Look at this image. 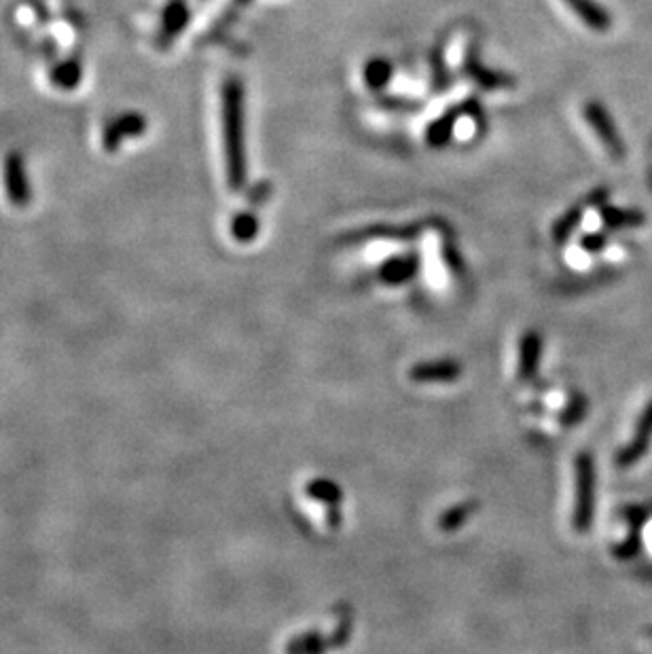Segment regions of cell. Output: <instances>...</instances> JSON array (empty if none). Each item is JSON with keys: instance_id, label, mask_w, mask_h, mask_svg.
<instances>
[{"instance_id": "cell-1", "label": "cell", "mask_w": 652, "mask_h": 654, "mask_svg": "<svg viewBox=\"0 0 652 654\" xmlns=\"http://www.w3.org/2000/svg\"><path fill=\"white\" fill-rule=\"evenodd\" d=\"M223 140L227 161V182L231 191H242L248 180L246 159V117H244V85L237 77L223 83Z\"/></svg>"}, {"instance_id": "cell-2", "label": "cell", "mask_w": 652, "mask_h": 654, "mask_svg": "<svg viewBox=\"0 0 652 654\" xmlns=\"http://www.w3.org/2000/svg\"><path fill=\"white\" fill-rule=\"evenodd\" d=\"M576 470V495L572 525L576 532H587L593 521V502H595V466L593 457L587 451H580L574 464Z\"/></svg>"}, {"instance_id": "cell-3", "label": "cell", "mask_w": 652, "mask_h": 654, "mask_svg": "<svg viewBox=\"0 0 652 654\" xmlns=\"http://www.w3.org/2000/svg\"><path fill=\"white\" fill-rule=\"evenodd\" d=\"M585 119H587V123L591 125L593 134L599 138L601 144H604L608 155H610L612 159H623L627 153L625 140H623V136H620V131L617 128V123H614L612 115L606 111V106L601 102H595V100L587 102L585 104Z\"/></svg>"}, {"instance_id": "cell-4", "label": "cell", "mask_w": 652, "mask_h": 654, "mask_svg": "<svg viewBox=\"0 0 652 654\" xmlns=\"http://www.w3.org/2000/svg\"><path fill=\"white\" fill-rule=\"evenodd\" d=\"M3 185L5 193L15 207H28L33 201V187H30L26 157L20 150H11L3 161Z\"/></svg>"}, {"instance_id": "cell-5", "label": "cell", "mask_w": 652, "mask_h": 654, "mask_svg": "<svg viewBox=\"0 0 652 654\" xmlns=\"http://www.w3.org/2000/svg\"><path fill=\"white\" fill-rule=\"evenodd\" d=\"M144 131H147V117L142 112H121L106 123L102 131V147L106 153H117L123 142L144 136Z\"/></svg>"}, {"instance_id": "cell-6", "label": "cell", "mask_w": 652, "mask_h": 654, "mask_svg": "<svg viewBox=\"0 0 652 654\" xmlns=\"http://www.w3.org/2000/svg\"><path fill=\"white\" fill-rule=\"evenodd\" d=\"M462 377V364L454 358L424 361L409 369V380L416 383H451Z\"/></svg>"}, {"instance_id": "cell-7", "label": "cell", "mask_w": 652, "mask_h": 654, "mask_svg": "<svg viewBox=\"0 0 652 654\" xmlns=\"http://www.w3.org/2000/svg\"><path fill=\"white\" fill-rule=\"evenodd\" d=\"M466 112L476 117L483 111H481V106L475 102V100H468V102H462L460 106L449 109L441 119H436V121L428 128V134H426V140H428V144H432L435 149L445 147V144L451 140V136H454V128H455L457 119H460L462 115H466Z\"/></svg>"}, {"instance_id": "cell-8", "label": "cell", "mask_w": 652, "mask_h": 654, "mask_svg": "<svg viewBox=\"0 0 652 654\" xmlns=\"http://www.w3.org/2000/svg\"><path fill=\"white\" fill-rule=\"evenodd\" d=\"M606 199H608V191H606V188H598V191H595L593 195H589V197L585 199V204H580V206L572 207V210H568V212L563 214V216L560 218V221H557V223L553 225V240H555L557 244L566 242L568 237L574 234L576 227H579V225H580V221H582V212H585V207H591V206L601 207V206L606 204Z\"/></svg>"}, {"instance_id": "cell-9", "label": "cell", "mask_w": 652, "mask_h": 654, "mask_svg": "<svg viewBox=\"0 0 652 654\" xmlns=\"http://www.w3.org/2000/svg\"><path fill=\"white\" fill-rule=\"evenodd\" d=\"M541 356H542V337L538 335L536 331H528L522 337V343H519V364H517L519 380L522 381L534 380Z\"/></svg>"}, {"instance_id": "cell-10", "label": "cell", "mask_w": 652, "mask_h": 654, "mask_svg": "<svg viewBox=\"0 0 652 654\" xmlns=\"http://www.w3.org/2000/svg\"><path fill=\"white\" fill-rule=\"evenodd\" d=\"M187 24H189V7L185 0H172L161 17V45H170L172 41H177Z\"/></svg>"}, {"instance_id": "cell-11", "label": "cell", "mask_w": 652, "mask_h": 654, "mask_svg": "<svg viewBox=\"0 0 652 654\" xmlns=\"http://www.w3.org/2000/svg\"><path fill=\"white\" fill-rule=\"evenodd\" d=\"M566 3L595 33H608V28L612 26V17L608 15V11L595 3V0H566Z\"/></svg>"}, {"instance_id": "cell-12", "label": "cell", "mask_w": 652, "mask_h": 654, "mask_svg": "<svg viewBox=\"0 0 652 654\" xmlns=\"http://www.w3.org/2000/svg\"><path fill=\"white\" fill-rule=\"evenodd\" d=\"M599 216L604 221L606 229H636L646 223L642 210H631V207H617V206H601Z\"/></svg>"}, {"instance_id": "cell-13", "label": "cell", "mask_w": 652, "mask_h": 654, "mask_svg": "<svg viewBox=\"0 0 652 654\" xmlns=\"http://www.w3.org/2000/svg\"><path fill=\"white\" fill-rule=\"evenodd\" d=\"M417 272V256H394V259L386 261L379 269V278L390 286H398L409 282Z\"/></svg>"}, {"instance_id": "cell-14", "label": "cell", "mask_w": 652, "mask_h": 654, "mask_svg": "<svg viewBox=\"0 0 652 654\" xmlns=\"http://www.w3.org/2000/svg\"><path fill=\"white\" fill-rule=\"evenodd\" d=\"M464 72H466L476 85H481L483 90H500V87L513 85V81L509 77H504V74L483 68L479 64V60H476L475 52H468L466 62H464Z\"/></svg>"}, {"instance_id": "cell-15", "label": "cell", "mask_w": 652, "mask_h": 654, "mask_svg": "<svg viewBox=\"0 0 652 654\" xmlns=\"http://www.w3.org/2000/svg\"><path fill=\"white\" fill-rule=\"evenodd\" d=\"M284 650L286 654H326L335 650V648L333 641H331V635L326 638V635L318 631H305L291 638Z\"/></svg>"}, {"instance_id": "cell-16", "label": "cell", "mask_w": 652, "mask_h": 654, "mask_svg": "<svg viewBox=\"0 0 652 654\" xmlns=\"http://www.w3.org/2000/svg\"><path fill=\"white\" fill-rule=\"evenodd\" d=\"M479 511V502L476 500H466V502H457L455 506L447 508V511L441 513L438 517V530L441 532H455L466 524V521L473 517V515Z\"/></svg>"}, {"instance_id": "cell-17", "label": "cell", "mask_w": 652, "mask_h": 654, "mask_svg": "<svg viewBox=\"0 0 652 654\" xmlns=\"http://www.w3.org/2000/svg\"><path fill=\"white\" fill-rule=\"evenodd\" d=\"M305 494L310 495V498L322 502V505L335 508L341 505L343 500V492L341 487L337 486L335 481L331 479H313L305 486Z\"/></svg>"}, {"instance_id": "cell-18", "label": "cell", "mask_w": 652, "mask_h": 654, "mask_svg": "<svg viewBox=\"0 0 652 654\" xmlns=\"http://www.w3.org/2000/svg\"><path fill=\"white\" fill-rule=\"evenodd\" d=\"M392 79V64L384 58H373L365 66V83L369 90L381 91L384 87L390 83Z\"/></svg>"}, {"instance_id": "cell-19", "label": "cell", "mask_w": 652, "mask_h": 654, "mask_svg": "<svg viewBox=\"0 0 652 654\" xmlns=\"http://www.w3.org/2000/svg\"><path fill=\"white\" fill-rule=\"evenodd\" d=\"M81 74H83V68L77 60H66L53 68L52 81L55 87L60 90H74L81 83Z\"/></svg>"}, {"instance_id": "cell-20", "label": "cell", "mask_w": 652, "mask_h": 654, "mask_svg": "<svg viewBox=\"0 0 652 654\" xmlns=\"http://www.w3.org/2000/svg\"><path fill=\"white\" fill-rule=\"evenodd\" d=\"M231 234L237 242L248 244L253 242L256 236H259V221L253 212H240L231 223Z\"/></svg>"}, {"instance_id": "cell-21", "label": "cell", "mask_w": 652, "mask_h": 654, "mask_svg": "<svg viewBox=\"0 0 652 654\" xmlns=\"http://www.w3.org/2000/svg\"><path fill=\"white\" fill-rule=\"evenodd\" d=\"M365 237H386V240H413L416 229L413 227H373L365 231Z\"/></svg>"}, {"instance_id": "cell-22", "label": "cell", "mask_w": 652, "mask_h": 654, "mask_svg": "<svg viewBox=\"0 0 652 654\" xmlns=\"http://www.w3.org/2000/svg\"><path fill=\"white\" fill-rule=\"evenodd\" d=\"M580 246L589 255H598L608 246V237H606V234H598V231H593V234L582 236Z\"/></svg>"}, {"instance_id": "cell-23", "label": "cell", "mask_w": 652, "mask_h": 654, "mask_svg": "<svg viewBox=\"0 0 652 654\" xmlns=\"http://www.w3.org/2000/svg\"><path fill=\"white\" fill-rule=\"evenodd\" d=\"M432 72H435V87H436V90H445V87L449 85V72H447V66H445V62L441 58V53H436L435 58H432Z\"/></svg>"}, {"instance_id": "cell-24", "label": "cell", "mask_w": 652, "mask_h": 654, "mask_svg": "<svg viewBox=\"0 0 652 654\" xmlns=\"http://www.w3.org/2000/svg\"><path fill=\"white\" fill-rule=\"evenodd\" d=\"M381 104L390 106V109H416V102H409V100H381Z\"/></svg>"}, {"instance_id": "cell-25", "label": "cell", "mask_w": 652, "mask_h": 654, "mask_svg": "<svg viewBox=\"0 0 652 654\" xmlns=\"http://www.w3.org/2000/svg\"><path fill=\"white\" fill-rule=\"evenodd\" d=\"M650 635H652V631H650Z\"/></svg>"}]
</instances>
